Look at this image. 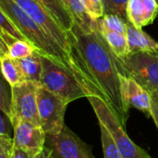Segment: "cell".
Listing matches in <instances>:
<instances>
[{"label": "cell", "instance_id": "18", "mask_svg": "<svg viewBox=\"0 0 158 158\" xmlns=\"http://www.w3.org/2000/svg\"><path fill=\"white\" fill-rule=\"evenodd\" d=\"M1 36L7 43L9 48V54L14 59H23L32 55L36 48L27 40L15 39L8 35L1 33Z\"/></svg>", "mask_w": 158, "mask_h": 158}, {"label": "cell", "instance_id": "9", "mask_svg": "<svg viewBox=\"0 0 158 158\" xmlns=\"http://www.w3.org/2000/svg\"><path fill=\"white\" fill-rule=\"evenodd\" d=\"M12 127L14 147L24 150L35 157L45 148L46 132L42 127L29 121L18 120L12 125Z\"/></svg>", "mask_w": 158, "mask_h": 158}, {"label": "cell", "instance_id": "19", "mask_svg": "<svg viewBox=\"0 0 158 158\" xmlns=\"http://www.w3.org/2000/svg\"><path fill=\"white\" fill-rule=\"evenodd\" d=\"M99 126L101 129V138L104 158H123L116 143L114 142L108 129L100 122Z\"/></svg>", "mask_w": 158, "mask_h": 158}, {"label": "cell", "instance_id": "32", "mask_svg": "<svg viewBox=\"0 0 158 158\" xmlns=\"http://www.w3.org/2000/svg\"><path fill=\"white\" fill-rule=\"evenodd\" d=\"M154 92H155V93L157 94V96H158V90H156V91H154Z\"/></svg>", "mask_w": 158, "mask_h": 158}, {"label": "cell", "instance_id": "16", "mask_svg": "<svg viewBox=\"0 0 158 158\" xmlns=\"http://www.w3.org/2000/svg\"><path fill=\"white\" fill-rule=\"evenodd\" d=\"M55 18L59 24L69 34L74 24L73 19L60 0H36Z\"/></svg>", "mask_w": 158, "mask_h": 158}, {"label": "cell", "instance_id": "3", "mask_svg": "<svg viewBox=\"0 0 158 158\" xmlns=\"http://www.w3.org/2000/svg\"><path fill=\"white\" fill-rule=\"evenodd\" d=\"M87 99L92 106L98 121L110 132L123 158H152L145 150L131 140L121 122L102 99L94 95L88 96Z\"/></svg>", "mask_w": 158, "mask_h": 158}, {"label": "cell", "instance_id": "26", "mask_svg": "<svg viewBox=\"0 0 158 158\" xmlns=\"http://www.w3.org/2000/svg\"><path fill=\"white\" fill-rule=\"evenodd\" d=\"M11 126L10 118L0 110V136H10Z\"/></svg>", "mask_w": 158, "mask_h": 158}, {"label": "cell", "instance_id": "2", "mask_svg": "<svg viewBox=\"0 0 158 158\" xmlns=\"http://www.w3.org/2000/svg\"><path fill=\"white\" fill-rule=\"evenodd\" d=\"M41 86L69 102L89 96L83 84L66 68L42 55Z\"/></svg>", "mask_w": 158, "mask_h": 158}, {"label": "cell", "instance_id": "7", "mask_svg": "<svg viewBox=\"0 0 158 158\" xmlns=\"http://www.w3.org/2000/svg\"><path fill=\"white\" fill-rule=\"evenodd\" d=\"M45 146L50 150L54 158H95L92 147L65 125L57 134H46Z\"/></svg>", "mask_w": 158, "mask_h": 158}, {"label": "cell", "instance_id": "15", "mask_svg": "<svg viewBox=\"0 0 158 158\" xmlns=\"http://www.w3.org/2000/svg\"><path fill=\"white\" fill-rule=\"evenodd\" d=\"M0 69L3 78L10 87L25 81L19 60L12 58L9 53L0 57Z\"/></svg>", "mask_w": 158, "mask_h": 158}, {"label": "cell", "instance_id": "14", "mask_svg": "<svg viewBox=\"0 0 158 158\" xmlns=\"http://www.w3.org/2000/svg\"><path fill=\"white\" fill-rule=\"evenodd\" d=\"M19 63L23 70L25 81L35 82L41 86V76L43 71L42 55L35 50L32 55L19 59Z\"/></svg>", "mask_w": 158, "mask_h": 158}, {"label": "cell", "instance_id": "10", "mask_svg": "<svg viewBox=\"0 0 158 158\" xmlns=\"http://www.w3.org/2000/svg\"><path fill=\"white\" fill-rule=\"evenodd\" d=\"M120 83L123 100L127 107L128 109L135 108L147 117H151V93L131 76L121 74Z\"/></svg>", "mask_w": 158, "mask_h": 158}, {"label": "cell", "instance_id": "12", "mask_svg": "<svg viewBox=\"0 0 158 158\" xmlns=\"http://www.w3.org/2000/svg\"><path fill=\"white\" fill-rule=\"evenodd\" d=\"M127 38L130 53L140 51L158 53V43L130 22L127 23Z\"/></svg>", "mask_w": 158, "mask_h": 158}, {"label": "cell", "instance_id": "1", "mask_svg": "<svg viewBox=\"0 0 158 158\" xmlns=\"http://www.w3.org/2000/svg\"><path fill=\"white\" fill-rule=\"evenodd\" d=\"M69 36L75 56L82 59L101 92L102 99L125 127L129 109L121 92L120 75H127L124 65L98 30L86 33L74 23Z\"/></svg>", "mask_w": 158, "mask_h": 158}, {"label": "cell", "instance_id": "11", "mask_svg": "<svg viewBox=\"0 0 158 158\" xmlns=\"http://www.w3.org/2000/svg\"><path fill=\"white\" fill-rule=\"evenodd\" d=\"M127 12L128 22L142 29L158 16V4L156 0H128Z\"/></svg>", "mask_w": 158, "mask_h": 158}, {"label": "cell", "instance_id": "28", "mask_svg": "<svg viewBox=\"0 0 158 158\" xmlns=\"http://www.w3.org/2000/svg\"><path fill=\"white\" fill-rule=\"evenodd\" d=\"M10 158H35V156H33L32 154H30L24 150H22L13 146Z\"/></svg>", "mask_w": 158, "mask_h": 158}, {"label": "cell", "instance_id": "27", "mask_svg": "<svg viewBox=\"0 0 158 158\" xmlns=\"http://www.w3.org/2000/svg\"><path fill=\"white\" fill-rule=\"evenodd\" d=\"M151 96H152L151 117L152 118V120L158 129V96L155 92H152Z\"/></svg>", "mask_w": 158, "mask_h": 158}, {"label": "cell", "instance_id": "23", "mask_svg": "<svg viewBox=\"0 0 158 158\" xmlns=\"http://www.w3.org/2000/svg\"><path fill=\"white\" fill-rule=\"evenodd\" d=\"M0 110L10 120L11 117V89H9L5 81L0 77Z\"/></svg>", "mask_w": 158, "mask_h": 158}, {"label": "cell", "instance_id": "21", "mask_svg": "<svg viewBox=\"0 0 158 158\" xmlns=\"http://www.w3.org/2000/svg\"><path fill=\"white\" fill-rule=\"evenodd\" d=\"M127 3L128 0H102L103 15H117L121 17L124 21L128 22L127 12Z\"/></svg>", "mask_w": 158, "mask_h": 158}, {"label": "cell", "instance_id": "4", "mask_svg": "<svg viewBox=\"0 0 158 158\" xmlns=\"http://www.w3.org/2000/svg\"><path fill=\"white\" fill-rule=\"evenodd\" d=\"M119 60L127 75L133 77L150 93L158 90V53L134 52Z\"/></svg>", "mask_w": 158, "mask_h": 158}, {"label": "cell", "instance_id": "22", "mask_svg": "<svg viewBox=\"0 0 158 158\" xmlns=\"http://www.w3.org/2000/svg\"><path fill=\"white\" fill-rule=\"evenodd\" d=\"M0 32L15 39L25 40L24 36L21 34V32L14 25L12 21L10 19L8 14L4 11V10L1 7H0Z\"/></svg>", "mask_w": 158, "mask_h": 158}, {"label": "cell", "instance_id": "24", "mask_svg": "<svg viewBox=\"0 0 158 158\" xmlns=\"http://www.w3.org/2000/svg\"><path fill=\"white\" fill-rule=\"evenodd\" d=\"M83 2L88 12L94 20H98L103 16L102 0H83Z\"/></svg>", "mask_w": 158, "mask_h": 158}, {"label": "cell", "instance_id": "6", "mask_svg": "<svg viewBox=\"0 0 158 158\" xmlns=\"http://www.w3.org/2000/svg\"><path fill=\"white\" fill-rule=\"evenodd\" d=\"M70 102L42 86L37 91V108L41 127L47 135L59 133L64 127V115Z\"/></svg>", "mask_w": 158, "mask_h": 158}, {"label": "cell", "instance_id": "13", "mask_svg": "<svg viewBox=\"0 0 158 158\" xmlns=\"http://www.w3.org/2000/svg\"><path fill=\"white\" fill-rule=\"evenodd\" d=\"M65 7L73 17L74 23L84 32L89 33L97 30V20L89 15L83 0H66Z\"/></svg>", "mask_w": 158, "mask_h": 158}, {"label": "cell", "instance_id": "31", "mask_svg": "<svg viewBox=\"0 0 158 158\" xmlns=\"http://www.w3.org/2000/svg\"><path fill=\"white\" fill-rule=\"evenodd\" d=\"M60 1H61V2L63 3V5L65 6V3H66V0H60Z\"/></svg>", "mask_w": 158, "mask_h": 158}, {"label": "cell", "instance_id": "30", "mask_svg": "<svg viewBox=\"0 0 158 158\" xmlns=\"http://www.w3.org/2000/svg\"><path fill=\"white\" fill-rule=\"evenodd\" d=\"M51 157V152L50 150L45 146V148L35 157V158H50Z\"/></svg>", "mask_w": 158, "mask_h": 158}, {"label": "cell", "instance_id": "8", "mask_svg": "<svg viewBox=\"0 0 158 158\" xmlns=\"http://www.w3.org/2000/svg\"><path fill=\"white\" fill-rule=\"evenodd\" d=\"M14 1L50 36H52L66 51L75 56L73 50V46L69 34L59 24L55 18L42 4H40L36 0H14Z\"/></svg>", "mask_w": 158, "mask_h": 158}, {"label": "cell", "instance_id": "34", "mask_svg": "<svg viewBox=\"0 0 158 158\" xmlns=\"http://www.w3.org/2000/svg\"><path fill=\"white\" fill-rule=\"evenodd\" d=\"M156 2H157V4H158V0H156Z\"/></svg>", "mask_w": 158, "mask_h": 158}, {"label": "cell", "instance_id": "17", "mask_svg": "<svg viewBox=\"0 0 158 158\" xmlns=\"http://www.w3.org/2000/svg\"><path fill=\"white\" fill-rule=\"evenodd\" d=\"M97 30L101 33V35L103 36V38L105 39L106 43L109 45L113 52L118 58L125 57L130 53L127 35L116 32L109 31L107 29L98 26H97Z\"/></svg>", "mask_w": 158, "mask_h": 158}, {"label": "cell", "instance_id": "25", "mask_svg": "<svg viewBox=\"0 0 158 158\" xmlns=\"http://www.w3.org/2000/svg\"><path fill=\"white\" fill-rule=\"evenodd\" d=\"M13 148V139L10 136H0V158H10Z\"/></svg>", "mask_w": 158, "mask_h": 158}, {"label": "cell", "instance_id": "20", "mask_svg": "<svg viewBox=\"0 0 158 158\" xmlns=\"http://www.w3.org/2000/svg\"><path fill=\"white\" fill-rule=\"evenodd\" d=\"M127 23L117 15L106 14L97 20V26L127 35Z\"/></svg>", "mask_w": 158, "mask_h": 158}, {"label": "cell", "instance_id": "29", "mask_svg": "<svg viewBox=\"0 0 158 158\" xmlns=\"http://www.w3.org/2000/svg\"><path fill=\"white\" fill-rule=\"evenodd\" d=\"M7 53H9V48L7 43L4 41L3 37L1 36V32H0V57Z\"/></svg>", "mask_w": 158, "mask_h": 158}, {"label": "cell", "instance_id": "33", "mask_svg": "<svg viewBox=\"0 0 158 158\" xmlns=\"http://www.w3.org/2000/svg\"><path fill=\"white\" fill-rule=\"evenodd\" d=\"M50 158H54V157H53V156H52V155H51V157H50Z\"/></svg>", "mask_w": 158, "mask_h": 158}, {"label": "cell", "instance_id": "5", "mask_svg": "<svg viewBox=\"0 0 158 158\" xmlns=\"http://www.w3.org/2000/svg\"><path fill=\"white\" fill-rule=\"evenodd\" d=\"M40 85L31 81H23L10 87V122L12 125L18 120H25L41 127L37 108V91Z\"/></svg>", "mask_w": 158, "mask_h": 158}]
</instances>
